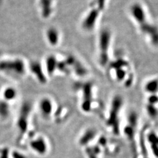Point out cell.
<instances>
[{
	"label": "cell",
	"instance_id": "cell-1",
	"mask_svg": "<svg viewBox=\"0 0 158 158\" xmlns=\"http://www.w3.org/2000/svg\"><path fill=\"white\" fill-rule=\"evenodd\" d=\"M131 15H132L138 27L142 32L149 37L151 43L154 45H158V28L154 24H152L147 19L144 9L139 3H135L131 8Z\"/></svg>",
	"mask_w": 158,
	"mask_h": 158
},
{
	"label": "cell",
	"instance_id": "cell-2",
	"mask_svg": "<svg viewBox=\"0 0 158 158\" xmlns=\"http://www.w3.org/2000/svg\"><path fill=\"white\" fill-rule=\"evenodd\" d=\"M0 71L13 73L16 75H23L25 72V66L20 59L0 61Z\"/></svg>",
	"mask_w": 158,
	"mask_h": 158
},
{
	"label": "cell",
	"instance_id": "cell-3",
	"mask_svg": "<svg viewBox=\"0 0 158 158\" xmlns=\"http://www.w3.org/2000/svg\"><path fill=\"white\" fill-rule=\"evenodd\" d=\"M32 106L29 102H24L20 110L17 126L21 134H24L28 128V118L31 111Z\"/></svg>",
	"mask_w": 158,
	"mask_h": 158
},
{
	"label": "cell",
	"instance_id": "cell-4",
	"mask_svg": "<svg viewBox=\"0 0 158 158\" xmlns=\"http://www.w3.org/2000/svg\"><path fill=\"white\" fill-rule=\"evenodd\" d=\"M114 100L115 101L113 104V108L110 114V117L108 120V123L110 125L113 126V130L117 134L118 132V127L117 124V113L121 106V100L116 98Z\"/></svg>",
	"mask_w": 158,
	"mask_h": 158
},
{
	"label": "cell",
	"instance_id": "cell-5",
	"mask_svg": "<svg viewBox=\"0 0 158 158\" xmlns=\"http://www.w3.org/2000/svg\"><path fill=\"white\" fill-rule=\"evenodd\" d=\"M30 69L31 72L36 76L38 81L42 84H45L47 82L46 75L42 71V68L38 61H32L30 64Z\"/></svg>",
	"mask_w": 158,
	"mask_h": 158
},
{
	"label": "cell",
	"instance_id": "cell-6",
	"mask_svg": "<svg viewBox=\"0 0 158 158\" xmlns=\"http://www.w3.org/2000/svg\"><path fill=\"white\" fill-rule=\"evenodd\" d=\"M90 84H85L83 86L84 100L82 104V108L84 111H89L91 106V86Z\"/></svg>",
	"mask_w": 158,
	"mask_h": 158
},
{
	"label": "cell",
	"instance_id": "cell-7",
	"mask_svg": "<svg viewBox=\"0 0 158 158\" xmlns=\"http://www.w3.org/2000/svg\"><path fill=\"white\" fill-rule=\"evenodd\" d=\"M53 0H40V6L41 8L42 17L48 19L53 12Z\"/></svg>",
	"mask_w": 158,
	"mask_h": 158
},
{
	"label": "cell",
	"instance_id": "cell-8",
	"mask_svg": "<svg viewBox=\"0 0 158 158\" xmlns=\"http://www.w3.org/2000/svg\"><path fill=\"white\" fill-rule=\"evenodd\" d=\"M31 146L32 149L40 154H44L47 151L46 142L42 138H38L31 142Z\"/></svg>",
	"mask_w": 158,
	"mask_h": 158
},
{
	"label": "cell",
	"instance_id": "cell-9",
	"mask_svg": "<svg viewBox=\"0 0 158 158\" xmlns=\"http://www.w3.org/2000/svg\"><path fill=\"white\" fill-rule=\"evenodd\" d=\"M46 37L50 45L55 46L59 43V34L55 28H49L46 31Z\"/></svg>",
	"mask_w": 158,
	"mask_h": 158
},
{
	"label": "cell",
	"instance_id": "cell-10",
	"mask_svg": "<svg viewBox=\"0 0 158 158\" xmlns=\"http://www.w3.org/2000/svg\"><path fill=\"white\" fill-rule=\"evenodd\" d=\"M40 108L42 115L48 117L52 111V103L48 98H43L40 103Z\"/></svg>",
	"mask_w": 158,
	"mask_h": 158
},
{
	"label": "cell",
	"instance_id": "cell-11",
	"mask_svg": "<svg viewBox=\"0 0 158 158\" xmlns=\"http://www.w3.org/2000/svg\"><path fill=\"white\" fill-rule=\"evenodd\" d=\"M57 61H58L56 59V57L53 56H49L48 57H47L46 61V69L49 75H52L57 69Z\"/></svg>",
	"mask_w": 158,
	"mask_h": 158
},
{
	"label": "cell",
	"instance_id": "cell-12",
	"mask_svg": "<svg viewBox=\"0 0 158 158\" xmlns=\"http://www.w3.org/2000/svg\"><path fill=\"white\" fill-rule=\"evenodd\" d=\"M96 135V132L94 130L89 129L84 134V135L81 137L80 139V144L82 146L87 144L88 143L90 142L91 140L93 139Z\"/></svg>",
	"mask_w": 158,
	"mask_h": 158
},
{
	"label": "cell",
	"instance_id": "cell-13",
	"mask_svg": "<svg viewBox=\"0 0 158 158\" xmlns=\"http://www.w3.org/2000/svg\"><path fill=\"white\" fill-rule=\"evenodd\" d=\"M17 90L13 87H7L3 91V97L6 100H13L17 97Z\"/></svg>",
	"mask_w": 158,
	"mask_h": 158
},
{
	"label": "cell",
	"instance_id": "cell-14",
	"mask_svg": "<svg viewBox=\"0 0 158 158\" xmlns=\"http://www.w3.org/2000/svg\"><path fill=\"white\" fill-rule=\"evenodd\" d=\"M9 115V106L8 103L6 101H0V116L3 118H6Z\"/></svg>",
	"mask_w": 158,
	"mask_h": 158
},
{
	"label": "cell",
	"instance_id": "cell-15",
	"mask_svg": "<svg viewBox=\"0 0 158 158\" xmlns=\"http://www.w3.org/2000/svg\"><path fill=\"white\" fill-rule=\"evenodd\" d=\"M9 149L7 148H3L0 150V158H9Z\"/></svg>",
	"mask_w": 158,
	"mask_h": 158
},
{
	"label": "cell",
	"instance_id": "cell-16",
	"mask_svg": "<svg viewBox=\"0 0 158 158\" xmlns=\"http://www.w3.org/2000/svg\"><path fill=\"white\" fill-rule=\"evenodd\" d=\"M86 152L89 158H97L96 154H95L94 152L91 148H87Z\"/></svg>",
	"mask_w": 158,
	"mask_h": 158
},
{
	"label": "cell",
	"instance_id": "cell-17",
	"mask_svg": "<svg viewBox=\"0 0 158 158\" xmlns=\"http://www.w3.org/2000/svg\"><path fill=\"white\" fill-rule=\"evenodd\" d=\"M12 157L13 158H27L25 156H24L23 154H21L17 151H14L12 154Z\"/></svg>",
	"mask_w": 158,
	"mask_h": 158
},
{
	"label": "cell",
	"instance_id": "cell-18",
	"mask_svg": "<svg viewBox=\"0 0 158 158\" xmlns=\"http://www.w3.org/2000/svg\"><path fill=\"white\" fill-rule=\"evenodd\" d=\"M132 127H126V128L125 129V133L129 137L132 136V134H133V129H132Z\"/></svg>",
	"mask_w": 158,
	"mask_h": 158
},
{
	"label": "cell",
	"instance_id": "cell-19",
	"mask_svg": "<svg viewBox=\"0 0 158 158\" xmlns=\"http://www.w3.org/2000/svg\"><path fill=\"white\" fill-rule=\"evenodd\" d=\"M156 136H150V138H152V142H156V144H158V138H155Z\"/></svg>",
	"mask_w": 158,
	"mask_h": 158
},
{
	"label": "cell",
	"instance_id": "cell-20",
	"mask_svg": "<svg viewBox=\"0 0 158 158\" xmlns=\"http://www.w3.org/2000/svg\"><path fill=\"white\" fill-rule=\"evenodd\" d=\"M0 56H1V52H0Z\"/></svg>",
	"mask_w": 158,
	"mask_h": 158
}]
</instances>
